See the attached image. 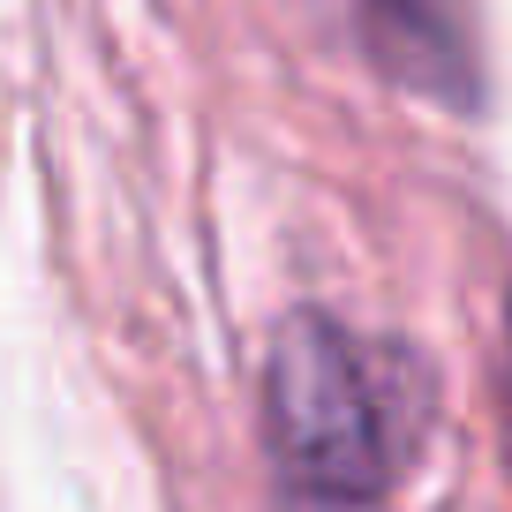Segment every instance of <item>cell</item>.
<instances>
[{"label":"cell","mask_w":512,"mask_h":512,"mask_svg":"<svg viewBox=\"0 0 512 512\" xmlns=\"http://www.w3.org/2000/svg\"><path fill=\"white\" fill-rule=\"evenodd\" d=\"M264 452L287 512H384L400 467V369L339 317H287L264 362Z\"/></svg>","instance_id":"6da1fadb"},{"label":"cell","mask_w":512,"mask_h":512,"mask_svg":"<svg viewBox=\"0 0 512 512\" xmlns=\"http://www.w3.org/2000/svg\"><path fill=\"white\" fill-rule=\"evenodd\" d=\"M362 46L407 91H430L445 106L475 98V38L460 0H347Z\"/></svg>","instance_id":"7a4b0ae2"}]
</instances>
